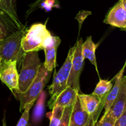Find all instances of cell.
<instances>
[{"mask_svg":"<svg viewBox=\"0 0 126 126\" xmlns=\"http://www.w3.org/2000/svg\"><path fill=\"white\" fill-rule=\"evenodd\" d=\"M46 22L44 24L34 23L26 29L22 39V48L24 52H38L50 43L52 35L47 28Z\"/></svg>","mask_w":126,"mask_h":126,"instance_id":"1","label":"cell"},{"mask_svg":"<svg viewBox=\"0 0 126 126\" xmlns=\"http://www.w3.org/2000/svg\"><path fill=\"white\" fill-rule=\"evenodd\" d=\"M51 75V72L46 68L44 63L41 64L35 78L24 93H14V97L20 102V111L22 112L27 105L34 102L43 92Z\"/></svg>","mask_w":126,"mask_h":126,"instance_id":"2","label":"cell"},{"mask_svg":"<svg viewBox=\"0 0 126 126\" xmlns=\"http://www.w3.org/2000/svg\"><path fill=\"white\" fill-rule=\"evenodd\" d=\"M26 27L13 32L0 41V57L7 62H22L24 52L22 48V39L25 32Z\"/></svg>","mask_w":126,"mask_h":126,"instance_id":"3","label":"cell"},{"mask_svg":"<svg viewBox=\"0 0 126 126\" xmlns=\"http://www.w3.org/2000/svg\"><path fill=\"white\" fill-rule=\"evenodd\" d=\"M21 62L22 68L18 74V91L17 92L24 93L35 78L41 62L38 51L25 52Z\"/></svg>","mask_w":126,"mask_h":126,"instance_id":"4","label":"cell"},{"mask_svg":"<svg viewBox=\"0 0 126 126\" xmlns=\"http://www.w3.org/2000/svg\"><path fill=\"white\" fill-rule=\"evenodd\" d=\"M75 47L76 44L70 48L64 63L57 72L55 71L52 84L49 88V93L51 97L48 102V106L51 110L52 109L54 102L59 95L67 87V81L70 75Z\"/></svg>","mask_w":126,"mask_h":126,"instance_id":"5","label":"cell"},{"mask_svg":"<svg viewBox=\"0 0 126 126\" xmlns=\"http://www.w3.org/2000/svg\"><path fill=\"white\" fill-rule=\"evenodd\" d=\"M83 40L79 39L76 43V47L72 59L70 75L67 81V86L72 87L77 92H79V79L82 73L84 59L82 54V45Z\"/></svg>","mask_w":126,"mask_h":126,"instance_id":"6","label":"cell"},{"mask_svg":"<svg viewBox=\"0 0 126 126\" xmlns=\"http://www.w3.org/2000/svg\"><path fill=\"white\" fill-rule=\"evenodd\" d=\"M16 62L2 60L0 65V79L12 94L18 91V74Z\"/></svg>","mask_w":126,"mask_h":126,"instance_id":"7","label":"cell"},{"mask_svg":"<svg viewBox=\"0 0 126 126\" xmlns=\"http://www.w3.org/2000/svg\"><path fill=\"white\" fill-rule=\"evenodd\" d=\"M80 103L84 110L89 116H92L95 123H97L98 116L101 113L105 98L100 99L94 94H78Z\"/></svg>","mask_w":126,"mask_h":126,"instance_id":"8","label":"cell"},{"mask_svg":"<svg viewBox=\"0 0 126 126\" xmlns=\"http://www.w3.org/2000/svg\"><path fill=\"white\" fill-rule=\"evenodd\" d=\"M104 23L118 27L123 30L126 28V0H119L106 16Z\"/></svg>","mask_w":126,"mask_h":126,"instance_id":"9","label":"cell"},{"mask_svg":"<svg viewBox=\"0 0 126 126\" xmlns=\"http://www.w3.org/2000/svg\"><path fill=\"white\" fill-rule=\"evenodd\" d=\"M126 76H123L121 86L118 96L106 114L116 121L126 109Z\"/></svg>","mask_w":126,"mask_h":126,"instance_id":"10","label":"cell"},{"mask_svg":"<svg viewBox=\"0 0 126 126\" xmlns=\"http://www.w3.org/2000/svg\"><path fill=\"white\" fill-rule=\"evenodd\" d=\"M61 43V40L58 36H52L50 43L44 48L45 52V62L44 65L48 71L52 72L56 66L57 50Z\"/></svg>","mask_w":126,"mask_h":126,"instance_id":"11","label":"cell"},{"mask_svg":"<svg viewBox=\"0 0 126 126\" xmlns=\"http://www.w3.org/2000/svg\"><path fill=\"white\" fill-rule=\"evenodd\" d=\"M126 64V63H125L121 70L113 78L115 82H114V84L112 87L111 89L110 90V91L108 92V94L106 96V98L104 102V105H103V107L105 108L104 114H106L108 113L110 108H111L112 104L114 102V100L116 99L118 94H119V90L121 89V86L122 79H123V76H124Z\"/></svg>","mask_w":126,"mask_h":126,"instance_id":"12","label":"cell"},{"mask_svg":"<svg viewBox=\"0 0 126 126\" xmlns=\"http://www.w3.org/2000/svg\"><path fill=\"white\" fill-rule=\"evenodd\" d=\"M89 117V116L84 110L77 97L73 105L68 126H85Z\"/></svg>","mask_w":126,"mask_h":126,"instance_id":"13","label":"cell"},{"mask_svg":"<svg viewBox=\"0 0 126 126\" xmlns=\"http://www.w3.org/2000/svg\"><path fill=\"white\" fill-rule=\"evenodd\" d=\"M78 93L79 92L70 86H67L59 95L54 102L53 107L55 106H58V107L65 108L73 105L77 98Z\"/></svg>","mask_w":126,"mask_h":126,"instance_id":"14","label":"cell"},{"mask_svg":"<svg viewBox=\"0 0 126 126\" xmlns=\"http://www.w3.org/2000/svg\"><path fill=\"white\" fill-rule=\"evenodd\" d=\"M0 9L11 17L16 25L20 30L26 27L20 20L16 9V0H0Z\"/></svg>","mask_w":126,"mask_h":126,"instance_id":"15","label":"cell"},{"mask_svg":"<svg viewBox=\"0 0 126 126\" xmlns=\"http://www.w3.org/2000/svg\"><path fill=\"white\" fill-rule=\"evenodd\" d=\"M97 45L95 43H94L92 41V36H89L86 38V40L85 42H83L82 45V54L83 55L84 59H87L89 60L91 63L95 66L97 72L98 74V69H97V60H96L95 56V50L97 49Z\"/></svg>","mask_w":126,"mask_h":126,"instance_id":"16","label":"cell"},{"mask_svg":"<svg viewBox=\"0 0 126 126\" xmlns=\"http://www.w3.org/2000/svg\"><path fill=\"white\" fill-rule=\"evenodd\" d=\"M113 81L114 78L112 79L111 81L100 79L99 82L96 86L94 91L92 92V94L97 95L100 99L106 98V96L113 87Z\"/></svg>","mask_w":126,"mask_h":126,"instance_id":"17","label":"cell"},{"mask_svg":"<svg viewBox=\"0 0 126 126\" xmlns=\"http://www.w3.org/2000/svg\"><path fill=\"white\" fill-rule=\"evenodd\" d=\"M39 99L37 103L36 108L34 110L33 116V120L35 123H38L41 119L44 112V103L45 95L44 93H42L39 96Z\"/></svg>","mask_w":126,"mask_h":126,"instance_id":"18","label":"cell"},{"mask_svg":"<svg viewBox=\"0 0 126 126\" xmlns=\"http://www.w3.org/2000/svg\"><path fill=\"white\" fill-rule=\"evenodd\" d=\"M63 107L55 106L53 107L52 111L50 113V124L49 126H58L61 121L62 117L63 116V113L64 111Z\"/></svg>","mask_w":126,"mask_h":126,"instance_id":"19","label":"cell"},{"mask_svg":"<svg viewBox=\"0 0 126 126\" xmlns=\"http://www.w3.org/2000/svg\"><path fill=\"white\" fill-rule=\"evenodd\" d=\"M0 22L7 27L11 33L19 30L11 17L1 9H0Z\"/></svg>","mask_w":126,"mask_h":126,"instance_id":"20","label":"cell"},{"mask_svg":"<svg viewBox=\"0 0 126 126\" xmlns=\"http://www.w3.org/2000/svg\"><path fill=\"white\" fill-rule=\"evenodd\" d=\"M33 104H34V102H31L30 103L27 105V107L23 110L22 116L16 126H28L30 117V111L32 107H33Z\"/></svg>","mask_w":126,"mask_h":126,"instance_id":"21","label":"cell"},{"mask_svg":"<svg viewBox=\"0 0 126 126\" xmlns=\"http://www.w3.org/2000/svg\"><path fill=\"white\" fill-rule=\"evenodd\" d=\"M73 105L70 106V107H65L64 108V111L63 113V116L62 117L61 121H60V123H59L58 126H68L70 114H71V110H72Z\"/></svg>","mask_w":126,"mask_h":126,"instance_id":"22","label":"cell"},{"mask_svg":"<svg viewBox=\"0 0 126 126\" xmlns=\"http://www.w3.org/2000/svg\"><path fill=\"white\" fill-rule=\"evenodd\" d=\"M116 121L107 115H103L100 120L97 122L99 126H114Z\"/></svg>","mask_w":126,"mask_h":126,"instance_id":"23","label":"cell"},{"mask_svg":"<svg viewBox=\"0 0 126 126\" xmlns=\"http://www.w3.org/2000/svg\"><path fill=\"white\" fill-rule=\"evenodd\" d=\"M114 126H126V109L121 116L116 121Z\"/></svg>","mask_w":126,"mask_h":126,"instance_id":"24","label":"cell"},{"mask_svg":"<svg viewBox=\"0 0 126 126\" xmlns=\"http://www.w3.org/2000/svg\"><path fill=\"white\" fill-rule=\"evenodd\" d=\"M9 31L7 29V27L2 23L0 22V41L6 38L7 36L9 35Z\"/></svg>","mask_w":126,"mask_h":126,"instance_id":"25","label":"cell"},{"mask_svg":"<svg viewBox=\"0 0 126 126\" xmlns=\"http://www.w3.org/2000/svg\"><path fill=\"white\" fill-rule=\"evenodd\" d=\"M91 14V12H89V11H81L78 14V16H76V19L78 20L79 23V29L81 28V25L82 24V22H83L84 20L85 19L86 17L89 16V15Z\"/></svg>","mask_w":126,"mask_h":126,"instance_id":"26","label":"cell"},{"mask_svg":"<svg viewBox=\"0 0 126 126\" xmlns=\"http://www.w3.org/2000/svg\"><path fill=\"white\" fill-rule=\"evenodd\" d=\"M43 1V0H36V1L30 6V8L28 10V11H27V16H28L32 11H34V10L36 9L37 7H39V5H40V4L41 3V2Z\"/></svg>","mask_w":126,"mask_h":126,"instance_id":"27","label":"cell"},{"mask_svg":"<svg viewBox=\"0 0 126 126\" xmlns=\"http://www.w3.org/2000/svg\"><path fill=\"white\" fill-rule=\"evenodd\" d=\"M96 123H95L94 121V119H93V117H92V116H89V119H88V121H87V123H86V126H94V124H95Z\"/></svg>","mask_w":126,"mask_h":126,"instance_id":"28","label":"cell"},{"mask_svg":"<svg viewBox=\"0 0 126 126\" xmlns=\"http://www.w3.org/2000/svg\"><path fill=\"white\" fill-rule=\"evenodd\" d=\"M94 126H99L98 125V124H97V123H96L95 124H94Z\"/></svg>","mask_w":126,"mask_h":126,"instance_id":"29","label":"cell"},{"mask_svg":"<svg viewBox=\"0 0 126 126\" xmlns=\"http://www.w3.org/2000/svg\"><path fill=\"white\" fill-rule=\"evenodd\" d=\"M1 61H2V59H1V57H0V65H1Z\"/></svg>","mask_w":126,"mask_h":126,"instance_id":"30","label":"cell"},{"mask_svg":"<svg viewBox=\"0 0 126 126\" xmlns=\"http://www.w3.org/2000/svg\"><path fill=\"white\" fill-rule=\"evenodd\" d=\"M4 126H5V124H4Z\"/></svg>","mask_w":126,"mask_h":126,"instance_id":"31","label":"cell"}]
</instances>
